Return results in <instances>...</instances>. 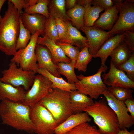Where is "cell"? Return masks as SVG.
Returning a JSON list of instances; mask_svg holds the SVG:
<instances>
[{
  "label": "cell",
  "instance_id": "obj_15",
  "mask_svg": "<svg viewBox=\"0 0 134 134\" xmlns=\"http://www.w3.org/2000/svg\"><path fill=\"white\" fill-rule=\"evenodd\" d=\"M20 16L24 26L32 35L38 32L42 36L44 35V27L46 19L44 16L36 13L29 14L24 12Z\"/></svg>",
  "mask_w": 134,
  "mask_h": 134
},
{
  "label": "cell",
  "instance_id": "obj_44",
  "mask_svg": "<svg viewBox=\"0 0 134 134\" xmlns=\"http://www.w3.org/2000/svg\"><path fill=\"white\" fill-rule=\"evenodd\" d=\"M38 0H27V4L28 7L33 6L37 3Z\"/></svg>",
  "mask_w": 134,
  "mask_h": 134
},
{
  "label": "cell",
  "instance_id": "obj_42",
  "mask_svg": "<svg viewBox=\"0 0 134 134\" xmlns=\"http://www.w3.org/2000/svg\"><path fill=\"white\" fill-rule=\"evenodd\" d=\"M76 0H66V8L68 10L73 8L74 6L76 3Z\"/></svg>",
  "mask_w": 134,
  "mask_h": 134
},
{
  "label": "cell",
  "instance_id": "obj_34",
  "mask_svg": "<svg viewBox=\"0 0 134 134\" xmlns=\"http://www.w3.org/2000/svg\"><path fill=\"white\" fill-rule=\"evenodd\" d=\"M65 134H103L100 132L96 127L88 122L81 124Z\"/></svg>",
  "mask_w": 134,
  "mask_h": 134
},
{
  "label": "cell",
  "instance_id": "obj_27",
  "mask_svg": "<svg viewBox=\"0 0 134 134\" xmlns=\"http://www.w3.org/2000/svg\"><path fill=\"white\" fill-rule=\"evenodd\" d=\"M48 7L50 16L60 18L66 22L70 21L66 13V0H50Z\"/></svg>",
  "mask_w": 134,
  "mask_h": 134
},
{
  "label": "cell",
  "instance_id": "obj_2",
  "mask_svg": "<svg viewBox=\"0 0 134 134\" xmlns=\"http://www.w3.org/2000/svg\"><path fill=\"white\" fill-rule=\"evenodd\" d=\"M20 15L13 4L8 1L7 10L0 22V51L8 56H14L17 51Z\"/></svg>",
  "mask_w": 134,
  "mask_h": 134
},
{
  "label": "cell",
  "instance_id": "obj_5",
  "mask_svg": "<svg viewBox=\"0 0 134 134\" xmlns=\"http://www.w3.org/2000/svg\"><path fill=\"white\" fill-rule=\"evenodd\" d=\"M107 67L101 66L97 72L92 75L85 76L82 74L77 76L78 81L75 83L76 89L80 92L88 95L93 99H97L107 87L101 78V73L105 72Z\"/></svg>",
  "mask_w": 134,
  "mask_h": 134
},
{
  "label": "cell",
  "instance_id": "obj_28",
  "mask_svg": "<svg viewBox=\"0 0 134 134\" xmlns=\"http://www.w3.org/2000/svg\"><path fill=\"white\" fill-rule=\"evenodd\" d=\"M75 63L71 61L69 63H59L56 65L59 73L65 76L67 82L70 84L74 83L78 81L74 71Z\"/></svg>",
  "mask_w": 134,
  "mask_h": 134
},
{
  "label": "cell",
  "instance_id": "obj_20",
  "mask_svg": "<svg viewBox=\"0 0 134 134\" xmlns=\"http://www.w3.org/2000/svg\"><path fill=\"white\" fill-rule=\"evenodd\" d=\"M69 99L73 114L82 112L84 109L94 102L92 99L77 90L69 92Z\"/></svg>",
  "mask_w": 134,
  "mask_h": 134
},
{
  "label": "cell",
  "instance_id": "obj_6",
  "mask_svg": "<svg viewBox=\"0 0 134 134\" xmlns=\"http://www.w3.org/2000/svg\"><path fill=\"white\" fill-rule=\"evenodd\" d=\"M30 117L36 134H54L59 125L50 112L39 102L30 106Z\"/></svg>",
  "mask_w": 134,
  "mask_h": 134
},
{
  "label": "cell",
  "instance_id": "obj_41",
  "mask_svg": "<svg viewBox=\"0 0 134 134\" xmlns=\"http://www.w3.org/2000/svg\"><path fill=\"white\" fill-rule=\"evenodd\" d=\"M128 112L130 115L134 119V100L133 99H129L124 102Z\"/></svg>",
  "mask_w": 134,
  "mask_h": 134
},
{
  "label": "cell",
  "instance_id": "obj_19",
  "mask_svg": "<svg viewBox=\"0 0 134 134\" xmlns=\"http://www.w3.org/2000/svg\"><path fill=\"white\" fill-rule=\"evenodd\" d=\"M124 32L117 34L107 39L101 46L96 53L93 56L94 58L100 59L101 66H104L106 60L118 45L123 40Z\"/></svg>",
  "mask_w": 134,
  "mask_h": 134
},
{
  "label": "cell",
  "instance_id": "obj_24",
  "mask_svg": "<svg viewBox=\"0 0 134 134\" xmlns=\"http://www.w3.org/2000/svg\"><path fill=\"white\" fill-rule=\"evenodd\" d=\"M133 52L123 41L118 45L110 55L111 61L117 67L127 60Z\"/></svg>",
  "mask_w": 134,
  "mask_h": 134
},
{
  "label": "cell",
  "instance_id": "obj_40",
  "mask_svg": "<svg viewBox=\"0 0 134 134\" xmlns=\"http://www.w3.org/2000/svg\"><path fill=\"white\" fill-rule=\"evenodd\" d=\"M8 1L13 4L20 15L23 12L22 11L23 8L25 9L28 7L27 0H9Z\"/></svg>",
  "mask_w": 134,
  "mask_h": 134
},
{
  "label": "cell",
  "instance_id": "obj_22",
  "mask_svg": "<svg viewBox=\"0 0 134 134\" xmlns=\"http://www.w3.org/2000/svg\"><path fill=\"white\" fill-rule=\"evenodd\" d=\"M68 32L66 37L58 41L70 44L79 48L80 50L85 47H88V42L86 37L82 35L80 32L73 26L70 21L66 22Z\"/></svg>",
  "mask_w": 134,
  "mask_h": 134
},
{
  "label": "cell",
  "instance_id": "obj_16",
  "mask_svg": "<svg viewBox=\"0 0 134 134\" xmlns=\"http://www.w3.org/2000/svg\"><path fill=\"white\" fill-rule=\"evenodd\" d=\"M91 120L86 112L72 114L55 129L54 134H65L77 126Z\"/></svg>",
  "mask_w": 134,
  "mask_h": 134
},
{
  "label": "cell",
  "instance_id": "obj_36",
  "mask_svg": "<svg viewBox=\"0 0 134 134\" xmlns=\"http://www.w3.org/2000/svg\"><path fill=\"white\" fill-rule=\"evenodd\" d=\"M117 68L126 71L128 77L134 81V52H133L127 60L119 65Z\"/></svg>",
  "mask_w": 134,
  "mask_h": 134
},
{
  "label": "cell",
  "instance_id": "obj_33",
  "mask_svg": "<svg viewBox=\"0 0 134 134\" xmlns=\"http://www.w3.org/2000/svg\"><path fill=\"white\" fill-rule=\"evenodd\" d=\"M44 32L49 38L55 42L58 40V34L55 19L50 16L46 19L44 27Z\"/></svg>",
  "mask_w": 134,
  "mask_h": 134
},
{
  "label": "cell",
  "instance_id": "obj_39",
  "mask_svg": "<svg viewBox=\"0 0 134 134\" xmlns=\"http://www.w3.org/2000/svg\"><path fill=\"white\" fill-rule=\"evenodd\" d=\"M91 4L99 6L105 10L114 5L113 0H92Z\"/></svg>",
  "mask_w": 134,
  "mask_h": 134
},
{
  "label": "cell",
  "instance_id": "obj_9",
  "mask_svg": "<svg viewBox=\"0 0 134 134\" xmlns=\"http://www.w3.org/2000/svg\"><path fill=\"white\" fill-rule=\"evenodd\" d=\"M40 35L38 32L32 35L30 40L25 48L17 50L11 60L20 67L26 71L37 73L38 68L35 53V48L38 38Z\"/></svg>",
  "mask_w": 134,
  "mask_h": 134
},
{
  "label": "cell",
  "instance_id": "obj_13",
  "mask_svg": "<svg viewBox=\"0 0 134 134\" xmlns=\"http://www.w3.org/2000/svg\"><path fill=\"white\" fill-rule=\"evenodd\" d=\"M102 76L106 86L131 89L134 88V81L130 80L123 71L116 67L111 61L109 71Z\"/></svg>",
  "mask_w": 134,
  "mask_h": 134
},
{
  "label": "cell",
  "instance_id": "obj_35",
  "mask_svg": "<svg viewBox=\"0 0 134 134\" xmlns=\"http://www.w3.org/2000/svg\"><path fill=\"white\" fill-rule=\"evenodd\" d=\"M56 43L61 48L71 61L76 62L80 51V50L79 48L69 44L58 41Z\"/></svg>",
  "mask_w": 134,
  "mask_h": 134
},
{
  "label": "cell",
  "instance_id": "obj_17",
  "mask_svg": "<svg viewBox=\"0 0 134 134\" xmlns=\"http://www.w3.org/2000/svg\"><path fill=\"white\" fill-rule=\"evenodd\" d=\"M37 43L46 46L49 50L53 63L56 65L60 62L69 63L70 59L65 54L63 51L56 42L49 38L45 34L42 37H39Z\"/></svg>",
  "mask_w": 134,
  "mask_h": 134
},
{
  "label": "cell",
  "instance_id": "obj_30",
  "mask_svg": "<svg viewBox=\"0 0 134 134\" xmlns=\"http://www.w3.org/2000/svg\"><path fill=\"white\" fill-rule=\"evenodd\" d=\"M50 1L49 0H38L35 5L24 9V12L29 14H41L47 19L50 16L48 7Z\"/></svg>",
  "mask_w": 134,
  "mask_h": 134
},
{
  "label": "cell",
  "instance_id": "obj_25",
  "mask_svg": "<svg viewBox=\"0 0 134 134\" xmlns=\"http://www.w3.org/2000/svg\"><path fill=\"white\" fill-rule=\"evenodd\" d=\"M37 73L48 79L52 83V88H57L68 92L76 90L74 83H69L62 77H58L53 75L45 69H39Z\"/></svg>",
  "mask_w": 134,
  "mask_h": 134
},
{
  "label": "cell",
  "instance_id": "obj_10",
  "mask_svg": "<svg viewBox=\"0 0 134 134\" xmlns=\"http://www.w3.org/2000/svg\"><path fill=\"white\" fill-rule=\"evenodd\" d=\"M52 88V83L41 74L35 75L31 88L26 92L23 104L31 106L40 101Z\"/></svg>",
  "mask_w": 134,
  "mask_h": 134
},
{
  "label": "cell",
  "instance_id": "obj_45",
  "mask_svg": "<svg viewBox=\"0 0 134 134\" xmlns=\"http://www.w3.org/2000/svg\"><path fill=\"white\" fill-rule=\"evenodd\" d=\"M6 1V0H0V22L2 18L0 14L1 10L3 5Z\"/></svg>",
  "mask_w": 134,
  "mask_h": 134
},
{
  "label": "cell",
  "instance_id": "obj_26",
  "mask_svg": "<svg viewBox=\"0 0 134 134\" xmlns=\"http://www.w3.org/2000/svg\"><path fill=\"white\" fill-rule=\"evenodd\" d=\"M84 6L76 3L73 8L66 11L72 25L78 30H81L84 27Z\"/></svg>",
  "mask_w": 134,
  "mask_h": 134
},
{
  "label": "cell",
  "instance_id": "obj_7",
  "mask_svg": "<svg viewBox=\"0 0 134 134\" xmlns=\"http://www.w3.org/2000/svg\"><path fill=\"white\" fill-rule=\"evenodd\" d=\"M117 6L119 15L109 32L113 36L121 34L127 31H134V0H113Z\"/></svg>",
  "mask_w": 134,
  "mask_h": 134
},
{
  "label": "cell",
  "instance_id": "obj_21",
  "mask_svg": "<svg viewBox=\"0 0 134 134\" xmlns=\"http://www.w3.org/2000/svg\"><path fill=\"white\" fill-rule=\"evenodd\" d=\"M104 11L95 22L93 26L109 31L117 19L118 10L117 5L114 4V6Z\"/></svg>",
  "mask_w": 134,
  "mask_h": 134
},
{
  "label": "cell",
  "instance_id": "obj_23",
  "mask_svg": "<svg viewBox=\"0 0 134 134\" xmlns=\"http://www.w3.org/2000/svg\"><path fill=\"white\" fill-rule=\"evenodd\" d=\"M92 0H77V4L84 6V26L92 27L98 19L100 13L104 10L97 5L91 6Z\"/></svg>",
  "mask_w": 134,
  "mask_h": 134
},
{
  "label": "cell",
  "instance_id": "obj_37",
  "mask_svg": "<svg viewBox=\"0 0 134 134\" xmlns=\"http://www.w3.org/2000/svg\"><path fill=\"white\" fill-rule=\"evenodd\" d=\"M58 34L59 41L64 39L66 36L68 32V27L66 22L57 18H55Z\"/></svg>",
  "mask_w": 134,
  "mask_h": 134
},
{
  "label": "cell",
  "instance_id": "obj_29",
  "mask_svg": "<svg viewBox=\"0 0 134 134\" xmlns=\"http://www.w3.org/2000/svg\"><path fill=\"white\" fill-rule=\"evenodd\" d=\"M93 57V55L89 52L88 47L83 48L80 51L76 60L75 68L79 71L85 72Z\"/></svg>",
  "mask_w": 134,
  "mask_h": 134
},
{
  "label": "cell",
  "instance_id": "obj_32",
  "mask_svg": "<svg viewBox=\"0 0 134 134\" xmlns=\"http://www.w3.org/2000/svg\"><path fill=\"white\" fill-rule=\"evenodd\" d=\"M107 89L119 100L124 102L127 100L133 99L132 94L133 91L131 89L109 86Z\"/></svg>",
  "mask_w": 134,
  "mask_h": 134
},
{
  "label": "cell",
  "instance_id": "obj_38",
  "mask_svg": "<svg viewBox=\"0 0 134 134\" xmlns=\"http://www.w3.org/2000/svg\"><path fill=\"white\" fill-rule=\"evenodd\" d=\"M123 41L132 52L134 51V32L127 31L124 32Z\"/></svg>",
  "mask_w": 134,
  "mask_h": 134
},
{
  "label": "cell",
  "instance_id": "obj_14",
  "mask_svg": "<svg viewBox=\"0 0 134 134\" xmlns=\"http://www.w3.org/2000/svg\"><path fill=\"white\" fill-rule=\"evenodd\" d=\"M35 51L38 69H45L53 75L61 77L57 66L53 62L51 54L46 46L37 43Z\"/></svg>",
  "mask_w": 134,
  "mask_h": 134
},
{
  "label": "cell",
  "instance_id": "obj_43",
  "mask_svg": "<svg viewBox=\"0 0 134 134\" xmlns=\"http://www.w3.org/2000/svg\"><path fill=\"white\" fill-rule=\"evenodd\" d=\"M116 134H134V130L129 132L128 131L127 129H120L118 132Z\"/></svg>",
  "mask_w": 134,
  "mask_h": 134
},
{
  "label": "cell",
  "instance_id": "obj_31",
  "mask_svg": "<svg viewBox=\"0 0 134 134\" xmlns=\"http://www.w3.org/2000/svg\"><path fill=\"white\" fill-rule=\"evenodd\" d=\"M20 30L19 36L16 43L17 51L25 48L27 46L31 39L32 35L24 26L21 16L19 19Z\"/></svg>",
  "mask_w": 134,
  "mask_h": 134
},
{
  "label": "cell",
  "instance_id": "obj_3",
  "mask_svg": "<svg viewBox=\"0 0 134 134\" xmlns=\"http://www.w3.org/2000/svg\"><path fill=\"white\" fill-rule=\"evenodd\" d=\"M83 111L93 118L98 130L102 134H116L120 129L115 113L102 100L95 101Z\"/></svg>",
  "mask_w": 134,
  "mask_h": 134
},
{
  "label": "cell",
  "instance_id": "obj_18",
  "mask_svg": "<svg viewBox=\"0 0 134 134\" xmlns=\"http://www.w3.org/2000/svg\"><path fill=\"white\" fill-rule=\"evenodd\" d=\"M26 92L23 87H15L3 82L0 79V100L7 99L14 102L22 103Z\"/></svg>",
  "mask_w": 134,
  "mask_h": 134
},
{
  "label": "cell",
  "instance_id": "obj_4",
  "mask_svg": "<svg viewBox=\"0 0 134 134\" xmlns=\"http://www.w3.org/2000/svg\"><path fill=\"white\" fill-rule=\"evenodd\" d=\"M39 102L50 112L58 125L73 114L70 105L69 92L52 88Z\"/></svg>",
  "mask_w": 134,
  "mask_h": 134
},
{
  "label": "cell",
  "instance_id": "obj_11",
  "mask_svg": "<svg viewBox=\"0 0 134 134\" xmlns=\"http://www.w3.org/2000/svg\"><path fill=\"white\" fill-rule=\"evenodd\" d=\"M102 95L105 98L108 106L116 115L120 129L131 127L134 124V119L129 113L124 102L116 99L107 89Z\"/></svg>",
  "mask_w": 134,
  "mask_h": 134
},
{
  "label": "cell",
  "instance_id": "obj_1",
  "mask_svg": "<svg viewBox=\"0 0 134 134\" xmlns=\"http://www.w3.org/2000/svg\"><path fill=\"white\" fill-rule=\"evenodd\" d=\"M30 114V106L7 99L1 101L0 117L3 124L29 133H34L35 128Z\"/></svg>",
  "mask_w": 134,
  "mask_h": 134
},
{
  "label": "cell",
  "instance_id": "obj_12",
  "mask_svg": "<svg viewBox=\"0 0 134 134\" xmlns=\"http://www.w3.org/2000/svg\"><path fill=\"white\" fill-rule=\"evenodd\" d=\"M85 34L88 42V50L93 56L101 46L113 36L109 31L94 26H84L81 30Z\"/></svg>",
  "mask_w": 134,
  "mask_h": 134
},
{
  "label": "cell",
  "instance_id": "obj_8",
  "mask_svg": "<svg viewBox=\"0 0 134 134\" xmlns=\"http://www.w3.org/2000/svg\"><path fill=\"white\" fill-rule=\"evenodd\" d=\"M0 78L1 81L15 87H23L29 90L33 83L35 74L31 71H26L18 67L15 62L11 61L7 69L3 70Z\"/></svg>",
  "mask_w": 134,
  "mask_h": 134
}]
</instances>
